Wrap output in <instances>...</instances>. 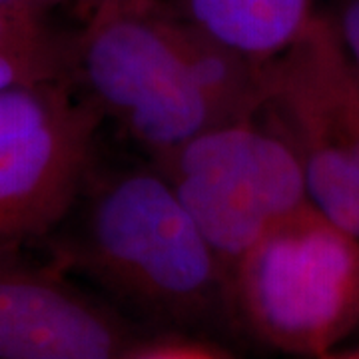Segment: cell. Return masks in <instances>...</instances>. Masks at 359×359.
Wrapping results in <instances>:
<instances>
[{"instance_id":"cell-1","label":"cell","mask_w":359,"mask_h":359,"mask_svg":"<svg viewBox=\"0 0 359 359\" xmlns=\"http://www.w3.org/2000/svg\"><path fill=\"white\" fill-rule=\"evenodd\" d=\"M84 96L152 156L224 122L257 114L262 65L158 0H118L86 16L74 40Z\"/></svg>"},{"instance_id":"cell-5","label":"cell","mask_w":359,"mask_h":359,"mask_svg":"<svg viewBox=\"0 0 359 359\" xmlns=\"http://www.w3.org/2000/svg\"><path fill=\"white\" fill-rule=\"evenodd\" d=\"M262 112L292 142L311 204L359 238V72L325 11L262 65Z\"/></svg>"},{"instance_id":"cell-13","label":"cell","mask_w":359,"mask_h":359,"mask_svg":"<svg viewBox=\"0 0 359 359\" xmlns=\"http://www.w3.org/2000/svg\"><path fill=\"white\" fill-rule=\"evenodd\" d=\"M80 2H82V6H84V11H86V16H88L92 11L100 8L104 4H110V2H118V0H80Z\"/></svg>"},{"instance_id":"cell-11","label":"cell","mask_w":359,"mask_h":359,"mask_svg":"<svg viewBox=\"0 0 359 359\" xmlns=\"http://www.w3.org/2000/svg\"><path fill=\"white\" fill-rule=\"evenodd\" d=\"M132 359H222L216 353L202 349L196 346H158L152 349H146Z\"/></svg>"},{"instance_id":"cell-3","label":"cell","mask_w":359,"mask_h":359,"mask_svg":"<svg viewBox=\"0 0 359 359\" xmlns=\"http://www.w3.org/2000/svg\"><path fill=\"white\" fill-rule=\"evenodd\" d=\"M231 268L269 231L316 205L292 142L264 112L224 122L152 160Z\"/></svg>"},{"instance_id":"cell-2","label":"cell","mask_w":359,"mask_h":359,"mask_svg":"<svg viewBox=\"0 0 359 359\" xmlns=\"http://www.w3.org/2000/svg\"><path fill=\"white\" fill-rule=\"evenodd\" d=\"M62 222L72 262L144 308L194 316L228 295L218 256L154 162L92 166Z\"/></svg>"},{"instance_id":"cell-7","label":"cell","mask_w":359,"mask_h":359,"mask_svg":"<svg viewBox=\"0 0 359 359\" xmlns=\"http://www.w3.org/2000/svg\"><path fill=\"white\" fill-rule=\"evenodd\" d=\"M0 250V359H118L108 313L44 271Z\"/></svg>"},{"instance_id":"cell-4","label":"cell","mask_w":359,"mask_h":359,"mask_svg":"<svg viewBox=\"0 0 359 359\" xmlns=\"http://www.w3.org/2000/svg\"><path fill=\"white\" fill-rule=\"evenodd\" d=\"M228 295L266 344L325 355L359 325V238L311 208L231 268Z\"/></svg>"},{"instance_id":"cell-12","label":"cell","mask_w":359,"mask_h":359,"mask_svg":"<svg viewBox=\"0 0 359 359\" xmlns=\"http://www.w3.org/2000/svg\"><path fill=\"white\" fill-rule=\"evenodd\" d=\"M66 0H0V4L6 6H16V8H28V11H36V13H46L54 4H60Z\"/></svg>"},{"instance_id":"cell-9","label":"cell","mask_w":359,"mask_h":359,"mask_svg":"<svg viewBox=\"0 0 359 359\" xmlns=\"http://www.w3.org/2000/svg\"><path fill=\"white\" fill-rule=\"evenodd\" d=\"M74 66V40L54 30L46 13L0 4V92L68 80Z\"/></svg>"},{"instance_id":"cell-14","label":"cell","mask_w":359,"mask_h":359,"mask_svg":"<svg viewBox=\"0 0 359 359\" xmlns=\"http://www.w3.org/2000/svg\"><path fill=\"white\" fill-rule=\"evenodd\" d=\"M318 359H359V349L355 351H346V353H325Z\"/></svg>"},{"instance_id":"cell-10","label":"cell","mask_w":359,"mask_h":359,"mask_svg":"<svg viewBox=\"0 0 359 359\" xmlns=\"http://www.w3.org/2000/svg\"><path fill=\"white\" fill-rule=\"evenodd\" d=\"M325 14L351 65L359 72V0H334Z\"/></svg>"},{"instance_id":"cell-8","label":"cell","mask_w":359,"mask_h":359,"mask_svg":"<svg viewBox=\"0 0 359 359\" xmlns=\"http://www.w3.org/2000/svg\"><path fill=\"white\" fill-rule=\"evenodd\" d=\"M180 14L257 65L294 42L318 14L316 0H178Z\"/></svg>"},{"instance_id":"cell-6","label":"cell","mask_w":359,"mask_h":359,"mask_svg":"<svg viewBox=\"0 0 359 359\" xmlns=\"http://www.w3.org/2000/svg\"><path fill=\"white\" fill-rule=\"evenodd\" d=\"M100 122L68 80L0 92V250L62 224L94 166Z\"/></svg>"}]
</instances>
